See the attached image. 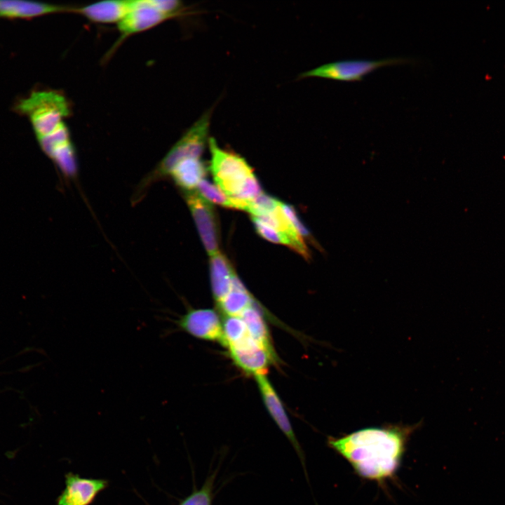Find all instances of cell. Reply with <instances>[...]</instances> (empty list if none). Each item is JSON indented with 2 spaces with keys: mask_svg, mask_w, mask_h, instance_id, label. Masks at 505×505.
<instances>
[{
  "mask_svg": "<svg viewBox=\"0 0 505 505\" xmlns=\"http://www.w3.org/2000/svg\"><path fill=\"white\" fill-rule=\"evenodd\" d=\"M213 482H207L200 490L194 492L180 505H210Z\"/></svg>",
  "mask_w": 505,
  "mask_h": 505,
  "instance_id": "603a6c76",
  "label": "cell"
},
{
  "mask_svg": "<svg viewBox=\"0 0 505 505\" xmlns=\"http://www.w3.org/2000/svg\"><path fill=\"white\" fill-rule=\"evenodd\" d=\"M198 193L207 201L224 207L234 208L232 200L222 189L208 180H202L197 186Z\"/></svg>",
  "mask_w": 505,
  "mask_h": 505,
  "instance_id": "d6986e66",
  "label": "cell"
},
{
  "mask_svg": "<svg viewBox=\"0 0 505 505\" xmlns=\"http://www.w3.org/2000/svg\"><path fill=\"white\" fill-rule=\"evenodd\" d=\"M17 109L28 116L37 139L65 124L64 119L70 112L65 96L51 90L33 92L18 105Z\"/></svg>",
  "mask_w": 505,
  "mask_h": 505,
  "instance_id": "7a4b0ae2",
  "label": "cell"
},
{
  "mask_svg": "<svg viewBox=\"0 0 505 505\" xmlns=\"http://www.w3.org/2000/svg\"><path fill=\"white\" fill-rule=\"evenodd\" d=\"M134 0H107L81 7H74L73 13L96 23L118 24L133 8Z\"/></svg>",
  "mask_w": 505,
  "mask_h": 505,
  "instance_id": "7c38bea8",
  "label": "cell"
},
{
  "mask_svg": "<svg viewBox=\"0 0 505 505\" xmlns=\"http://www.w3.org/2000/svg\"><path fill=\"white\" fill-rule=\"evenodd\" d=\"M252 220L257 233L264 239L272 243L288 245L295 250V243L288 236L267 225L256 217L252 216Z\"/></svg>",
  "mask_w": 505,
  "mask_h": 505,
  "instance_id": "ffe728a7",
  "label": "cell"
},
{
  "mask_svg": "<svg viewBox=\"0 0 505 505\" xmlns=\"http://www.w3.org/2000/svg\"><path fill=\"white\" fill-rule=\"evenodd\" d=\"M102 479L81 478L69 473L66 477L65 488L60 496L58 505H89L97 494L106 487Z\"/></svg>",
  "mask_w": 505,
  "mask_h": 505,
  "instance_id": "8fae6325",
  "label": "cell"
},
{
  "mask_svg": "<svg viewBox=\"0 0 505 505\" xmlns=\"http://www.w3.org/2000/svg\"><path fill=\"white\" fill-rule=\"evenodd\" d=\"M230 357L243 371L254 377L265 374L275 359L272 346H267L250 335L229 348Z\"/></svg>",
  "mask_w": 505,
  "mask_h": 505,
  "instance_id": "8992f818",
  "label": "cell"
},
{
  "mask_svg": "<svg viewBox=\"0 0 505 505\" xmlns=\"http://www.w3.org/2000/svg\"><path fill=\"white\" fill-rule=\"evenodd\" d=\"M411 60L405 58H388L377 60H344L324 64L307 71L300 78L320 77L340 81H360L373 71L385 66L407 64Z\"/></svg>",
  "mask_w": 505,
  "mask_h": 505,
  "instance_id": "5b68a950",
  "label": "cell"
},
{
  "mask_svg": "<svg viewBox=\"0 0 505 505\" xmlns=\"http://www.w3.org/2000/svg\"><path fill=\"white\" fill-rule=\"evenodd\" d=\"M64 174L72 176L76 171L75 151L72 143L59 150L52 158Z\"/></svg>",
  "mask_w": 505,
  "mask_h": 505,
  "instance_id": "7402d4cb",
  "label": "cell"
},
{
  "mask_svg": "<svg viewBox=\"0 0 505 505\" xmlns=\"http://www.w3.org/2000/svg\"><path fill=\"white\" fill-rule=\"evenodd\" d=\"M417 426L368 427L341 437H329L328 444L360 477L383 483L398 471L408 440Z\"/></svg>",
  "mask_w": 505,
  "mask_h": 505,
  "instance_id": "6da1fadb",
  "label": "cell"
},
{
  "mask_svg": "<svg viewBox=\"0 0 505 505\" xmlns=\"http://www.w3.org/2000/svg\"><path fill=\"white\" fill-rule=\"evenodd\" d=\"M281 204L276 198L262 193L249 203L247 212L260 217L274 212Z\"/></svg>",
  "mask_w": 505,
  "mask_h": 505,
  "instance_id": "44dd1931",
  "label": "cell"
},
{
  "mask_svg": "<svg viewBox=\"0 0 505 505\" xmlns=\"http://www.w3.org/2000/svg\"><path fill=\"white\" fill-rule=\"evenodd\" d=\"M173 322L180 330L192 337L222 342V322L217 312L213 309L190 308Z\"/></svg>",
  "mask_w": 505,
  "mask_h": 505,
  "instance_id": "52a82bcc",
  "label": "cell"
},
{
  "mask_svg": "<svg viewBox=\"0 0 505 505\" xmlns=\"http://www.w3.org/2000/svg\"><path fill=\"white\" fill-rule=\"evenodd\" d=\"M281 208L285 217L288 218L299 236L302 239L303 238H309L311 236L310 233L299 219L294 208L288 204L281 203Z\"/></svg>",
  "mask_w": 505,
  "mask_h": 505,
  "instance_id": "cb8c5ba5",
  "label": "cell"
},
{
  "mask_svg": "<svg viewBox=\"0 0 505 505\" xmlns=\"http://www.w3.org/2000/svg\"><path fill=\"white\" fill-rule=\"evenodd\" d=\"M240 317L245 322L248 332L253 338L271 346L269 330L257 303L245 309Z\"/></svg>",
  "mask_w": 505,
  "mask_h": 505,
  "instance_id": "e0dca14e",
  "label": "cell"
},
{
  "mask_svg": "<svg viewBox=\"0 0 505 505\" xmlns=\"http://www.w3.org/2000/svg\"><path fill=\"white\" fill-rule=\"evenodd\" d=\"M210 168L217 186L229 197L236 196L248 178L254 174L247 161L239 155L220 147L211 137L208 141Z\"/></svg>",
  "mask_w": 505,
  "mask_h": 505,
  "instance_id": "277c9868",
  "label": "cell"
},
{
  "mask_svg": "<svg viewBox=\"0 0 505 505\" xmlns=\"http://www.w3.org/2000/svg\"><path fill=\"white\" fill-rule=\"evenodd\" d=\"M74 7L41 2L0 1V16L6 18H33L43 15L73 12Z\"/></svg>",
  "mask_w": 505,
  "mask_h": 505,
  "instance_id": "4fadbf2b",
  "label": "cell"
},
{
  "mask_svg": "<svg viewBox=\"0 0 505 505\" xmlns=\"http://www.w3.org/2000/svg\"><path fill=\"white\" fill-rule=\"evenodd\" d=\"M186 201L191 210L203 244L212 256L218 252V228L213 208L198 192L185 194Z\"/></svg>",
  "mask_w": 505,
  "mask_h": 505,
  "instance_id": "ba28073f",
  "label": "cell"
},
{
  "mask_svg": "<svg viewBox=\"0 0 505 505\" xmlns=\"http://www.w3.org/2000/svg\"><path fill=\"white\" fill-rule=\"evenodd\" d=\"M265 407L276 425L288 438L303 461V453L283 405L265 374L255 376Z\"/></svg>",
  "mask_w": 505,
  "mask_h": 505,
  "instance_id": "30bf717a",
  "label": "cell"
},
{
  "mask_svg": "<svg viewBox=\"0 0 505 505\" xmlns=\"http://www.w3.org/2000/svg\"><path fill=\"white\" fill-rule=\"evenodd\" d=\"M255 303V300L252 295L244 286L231 289L217 304L224 316H240L245 309Z\"/></svg>",
  "mask_w": 505,
  "mask_h": 505,
  "instance_id": "2e32d148",
  "label": "cell"
},
{
  "mask_svg": "<svg viewBox=\"0 0 505 505\" xmlns=\"http://www.w3.org/2000/svg\"><path fill=\"white\" fill-rule=\"evenodd\" d=\"M207 169L205 163L198 159H187L177 164L170 175L180 187L184 191H193L203 180Z\"/></svg>",
  "mask_w": 505,
  "mask_h": 505,
  "instance_id": "9a60e30c",
  "label": "cell"
},
{
  "mask_svg": "<svg viewBox=\"0 0 505 505\" xmlns=\"http://www.w3.org/2000/svg\"><path fill=\"white\" fill-rule=\"evenodd\" d=\"M210 272L213 297L218 303L230 291L235 271L227 257L218 252L211 256Z\"/></svg>",
  "mask_w": 505,
  "mask_h": 505,
  "instance_id": "5bb4252c",
  "label": "cell"
},
{
  "mask_svg": "<svg viewBox=\"0 0 505 505\" xmlns=\"http://www.w3.org/2000/svg\"><path fill=\"white\" fill-rule=\"evenodd\" d=\"M212 114L210 108L185 132L147 178L144 185L170 175L174 167L184 159L201 158L210 139Z\"/></svg>",
  "mask_w": 505,
  "mask_h": 505,
  "instance_id": "3957f363",
  "label": "cell"
},
{
  "mask_svg": "<svg viewBox=\"0 0 505 505\" xmlns=\"http://www.w3.org/2000/svg\"><path fill=\"white\" fill-rule=\"evenodd\" d=\"M170 18L156 8L150 0H134L133 8L117 27L123 38L153 28Z\"/></svg>",
  "mask_w": 505,
  "mask_h": 505,
  "instance_id": "9c48e42d",
  "label": "cell"
},
{
  "mask_svg": "<svg viewBox=\"0 0 505 505\" xmlns=\"http://www.w3.org/2000/svg\"><path fill=\"white\" fill-rule=\"evenodd\" d=\"M250 335L247 326L240 316H225L222 322V339L221 343L229 348Z\"/></svg>",
  "mask_w": 505,
  "mask_h": 505,
  "instance_id": "ac0fdd59",
  "label": "cell"
}]
</instances>
